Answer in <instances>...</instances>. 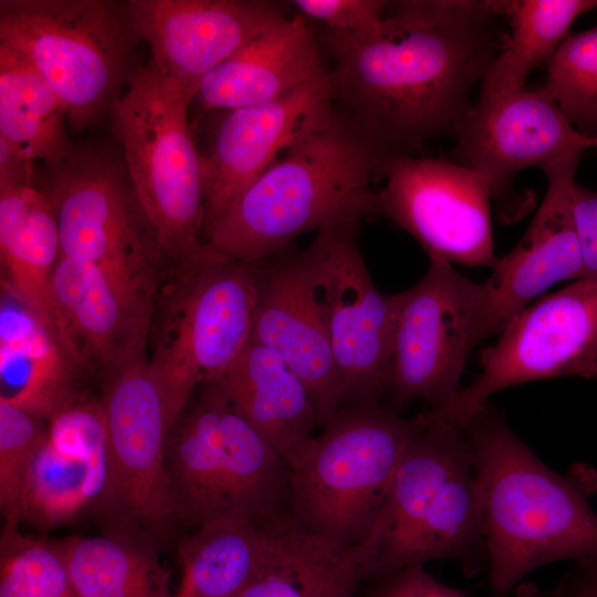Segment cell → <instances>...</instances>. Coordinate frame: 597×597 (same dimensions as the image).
<instances>
[{"label": "cell", "instance_id": "cell-22", "mask_svg": "<svg viewBox=\"0 0 597 597\" xmlns=\"http://www.w3.org/2000/svg\"><path fill=\"white\" fill-rule=\"evenodd\" d=\"M107 474L101 404L76 398L49 419L27 480L21 523L49 528L100 507Z\"/></svg>", "mask_w": 597, "mask_h": 597}, {"label": "cell", "instance_id": "cell-8", "mask_svg": "<svg viewBox=\"0 0 597 597\" xmlns=\"http://www.w3.org/2000/svg\"><path fill=\"white\" fill-rule=\"evenodd\" d=\"M416 428L384 405L342 406L291 469L289 515L310 534L358 547Z\"/></svg>", "mask_w": 597, "mask_h": 597}, {"label": "cell", "instance_id": "cell-1", "mask_svg": "<svg viewBox=\"0 0 597 597\" xmlns=\"http://www.w3.org/2000/svg\"><path fill=\"white\" fill-rule=\"evenodd\" d=\"M495 1H387L373 33L317 32L337 118L384 157L454 135L505 38Z\"/></svg>", "mask_w": 597, "mask_h": 597}, {"label": "cell", "instance_id": "cell-28", "mask_svg": "<svg viewBox=\"0 0 597 597\" xmlns=\"http://www.w3.org/2000/svg\"><path fill=\"white\" fill-rule=\"evenodd\" d=\"M21 307V306H20ZM1 316L0 401L50 419L76 398L67 358L53 333L21 307V314Z\"/></svg>", "mask_w": 597, "mask_h": 597}, {"label": "cell", "instance_id": "cell-34", "mask_svg": "<svg viewBox=\"0 0 597 597\" xmlns=\"http://www.w3.org/2000/svg\"><path fill=\"white\" fill-rule=\"evenodd\" d=\"M43 419L0 401V506L4 525L19 526L21 503L33 460L48 427Z\"/></svg>", "mask_w": 597, "mask_h": 597}, {"label": "cell", "instance_id": "cell-16", "mask_svg": "<svg viewBox=\"0 0 597 597\" xmlns=\"http://www.w3.org/2000/svg\"><path fill=\"white\" fill-rule=\"evenodd\" d=\"M222 113L208 151L201 154L205 187L201 238L285 149L334 119L327 67L275 100Z\"/></svg>", "mask_w": 597, "mask_h": 597}, {"label": "cell", "instance_id": "cell-32", "mask_svg": "<svg viewBox=\"0 0 597 597\" xmlns=\"http://www.w3.org/2000/svg\"><path fill=\"white\" fill-rule=\"evenodd\" d=\"M0 597H80L56 544L4 525L0 548Z\"/></svg>", "mask_w": 597, "mask_h": 597}, {"label": "cell", "instance_id": "cell-36", "mask_svg": "<svg viewBox=\"0 0 597 597\" xmlns=\"http://www.w3.org/2000/svg\"><path fill=\"white\" fill-rule=\"evenodd\" d=\"M364 597H468V594L440 582L423 565H412L374 579Z\"/></svg>", "mask_w": 597, "mask_h": 597}, {"label": "cell", "instance_id": "cell-14", "mask_svg": "<svg viewBox=\"0 0 597 597\" xmlns=\"http://www.w3.org/2000/svg\"><path fill=\"white\" fill-rule=\"evenodd\" d=\"M46 195L62 255L93 263L132 290L155 296L164 260L135 216L117 165L74 150L55 167Z\"/></svg>", "mask_w": 597, "mask_h": 597}, {"label": "cell", "instance_id": "cell-26", "mask_svg": "<svg viewBox=\"0 0 597 597\" xmlns=\"http://www.w3.org/2000/svg\"><path fill=\"white\" fill-rule=\"evenodd\" d=\"M0 256L14 300L51 331V286L62 251L46 192L34 186L0 189Z\"/></svg>", "mask_w": 597, "mask_h": 597}, {"label": "cell", "instance_id": "cell-12", "mask_svg": "<svg viewBox=\"0 0 597 597\" xmlns=\"http://www.w3.org/2000/svg\"><path fill=\"white\" fill-rule=\"evenodd\" d=\"M362 219L329 222L306 248L344 405H381L389 378L396 295L375 285L358 240Z\"/></svg>", "mask_w": 597, "mask_h": 597}, {"label": "cell", "instance_id": "cell-21", "mask_svg": "<svg viewBox=\"0 0 597 597\" xmlns=\"http://www.w3.org/2000/svg\"><path fill=\"white\" fill-rule=\"evenodd\" d=\"M582 154L567 155L543 168L544 199L517 244L498 258L481 283V342L500 334L531 300L552 285L583 277L584 264L573 211L575 172Z\"/></svg>", "mask_w": 597, "mask_h": 597}, {"label": "cell", "instance_id": "cell-9", "mask_svg": "<svg viewBox=\"0 0 597 597\" xmlns=\"http://www.w3.org/2000/svg\"><path fill=\"white\" fill-rule=\"evenodd\" d=\"M133 40L125 4L108 0H1L0 44L52 86L83 129L121 94Z\"/></svg>", "mask_w": 597, "mask_h": 597}, {"label": "cell", "instance_id": "cell-18", "mask_svg": "<svg viewBox=\"0 0 597 597\" xmlns=\"http://www.w3.org/2000/svg\"><path fill=\"white\" fill-rule=\"evenodd\" d=\"M125 11L157 72L196 94L209 72L287 15L283 4L266 0H129Z\"/></svg>", "mask_w": 597, "mask_h": 597}, {"label": "cell", "instance_id": "cell-31", "mask_svg": "<svg viewBox=\"0 0 597 597\" xmlns=\"http://www.w3.org/2000/svg\"><path fill=\"white\" fill-rule=\"evenodd\" d=\"M269 522L219 520L193 528L178 547L174 597H235L262 561Z\"/></svg>", "mask_w": 597, "mask_h": 597}, {"label": "cell", "instance_id": "cell-39", "mask_svg": "<svg viewBox=\"0 0 597 597\" xmlns=\"http://www.w3.org/2000/svg\"><path fill=\"white\" fill-rule=\"evenodd\" d=\"M553 595L555 597H597V555L576 561Z\"/></svg>", "mask_w": 597, "mask_h": 597}, {"label": "cell", "instance_id": "cell-4", "mask_svg": "<svg viewBox=\"0 0 597 597\" xmlns=\"http://www.w3.org/2000/svg\"><path fill=\"white\" fill-rule=\"evenodd\" d=\"M417 428L381 511L355 548L364 582L433 559L467 575L488 567L478 478L468 441L454 426L415 417Z\"/></svg>", "mask_w": 597, "mask_h": 597}, {"label": "cell", "instance_id": "cell-3", "mask_svg": "<svg viewBox=\"0 0 597 597\" xmlns=\"http://www.w3.org/2000/svg\"><path fill=\"white\" fill-rule=\"evenodd\" d=\"M387 158L339 118L285 149L212 223L202 241L216 253L254 263L311 230L376 216Z\"/></svg>", "mask_w": 597, "mask_h": 597}, {"label": "cell", "instance_id": "cell-40", "mask_svg": "<svg viewBox=\"0 0 597 597\" xmlns=\"http://www.w3.org/2000/svg\"><path fill=\"white\" fill-rule=\"evenodd\" d=\"M514 597H555L553 594L547 596L533 583H521L513 590Z\"/></svg>", "mask_w": 597, "mask_h": 597}, {"label": "cell", "instance_id": "cell-25", "mask_svg": "<svg viewBox=\"0 0 597 597\" xmlns=\"http://www.w3.org/2000/svg\"><path fill=\"white\" fill-rule=\"evenodd\" d=\"M362 582L355 548L307 533L287 513L266 524L262 561L235 597H356Z\"/></svg>", "mask_w": 597, "mask_h": 597}, {"label": "cell", "instance_id": "cell-17", "mask_svg": "<svg viewBox=\"0 0 597 597\" xmlns=\"http://www.w3.org/2000/svg\"><path fill=\"white\" fill-rule=\"evenodd\" d=\"M252 265L256 296L251 341L279 354L304 383L323 428L344 397L310 253L290 245Z\"/></svg>", "mask_w": 597, "mask_h": 597}, {"label": "cell", "instance_id": "cell-29", "mask_svg": "<svg viewBox=\"0 0 597 597\" xmlns=\"http://www.w3.org/2000/svg\"><path fill=\"white\" fill-rule=\"evenodd\" d=\"M495 6L509 21L510 33L481 82L479 101L523 88L530 73L547 65L568 38L574 21L597 8V0H509Z\"/></svg>", "mask_w": 597, "mask_h": 597}, {"label": "cell", "instance_id": "cell-37", "mask_svg": "<svg viewBox=\"0 0 597 597\" xmlns=\"http://www.w3.org/2000/svg\"><path fill=\"white\" fill-rule=\"evenodd\" d=\"M573 211L583 254V277L597 281V191L575 185Z\"/></svg>", "mask_w": 597, "mask_h": 597}, {"label": "cell", "instance_id": "cell-11", "mask_svg": "<svg viewBox=\"0 0 597 597\" xmlns=\"http://www.w3.org/2000/svg\"><path fill=\"white\" fill-rule=\"evenodd\" d=\"M396 295L390 378L384 406L397 413L416 400L431 408L462 388L469 353L480 341L483 291L450 262L429 258L425 275Z\"/></svg>", "mask_w": 597, "mask_h": 597}, {"label": "cell", "instance_id": "cell-10", "mask_svg": "<svg viewBox=\"0 0 597 597\" xmlns=\"http://www.w3.org/2000/svg\"><path fill=\"white\" fill-rule=\"evenodd\" d=\"M479 364L481 371L449 402L418 417L461 428L507 387L559 376L597 378V281L578 279L520 311Z\"/></svg>", "mask_w": 597, "mask_h": 597}, {"label": "cell", "instance_id": "cell-2", "mask_svg": "<svg viewBox=\"0 0 597 597\" xmlns=\"http://www.w3.org/2000/svg\"><path fill=\"white\" fill-rule=\"evenodd\" d=\"M460 429L479 483L492 597H509L543 565L597 555L591 483L546 467L489 405Z\"/></svg>", "mask_w": 597, "mask_h": 597}, {"label": "cell", "instance_id": "cell-33", "mask_svg": "<svg viewBox=\"0 0 597 597\" xmlns=\"http://www.w3.org/2000/svg\"><path fill=\"white\" fill-rule=\"evenodd\" d=\"M544 87L575 128L597 135V27L569 34L546 65Z\"/></svg>", "mask_w": 597, "mask_h": 597}, {"label": "cell", "instance_id": "cell-6", "mask_svg": "<svg viewBox=\"0 0 597 597\" xmlns=\"http://www.w3.org/2000/svg\"><path fill=\"white\" fill-rule=\"evenodd\" d=\"M255 296L252 263L227 259L208 245L163 266L147 358L174 423L195 391L224 376L250 343Z\"/></svg>", "mask_w": 597, "mask_h": 597}, {"label": "cell", "instance_id": "cell-13", "mask_svg": "<svg viewBox=\"0 0 597 597\" xmlns=\"http://www.w3.org/2000/svg\"><path fill=\"white\" fill-rule=\"evenodd\" d=\"M107 377L100 404L108 474L98 509L111 530L149 536L172 521L166 450L174 421L147 354Z\"/></svg>", "mask_w": 597, "mask_h": 597}, {"label": "cell", "instance_id": "cell-35", "mask_svg": "<svg viewBox=\"0 0 597 597\" xmlns=\"http://www.w3.org/2000/svg\"><path fill=\"white\" fill-rule=\"evenodd\" d=\"M296 13L320 21L323 28L353 34L373 33L385 18L383 0H293Z\"/></svg>", "mask_w": 597, "mask_h": 597}, {"label": "cell", "instance_id": "cell-19", "mask_svg": "<svg viewBox=\"0 0 597 597\" xmlns=\"http://www.w3.org/2000/svg\"><path fill=\"white\" fill-rule=\"evenodd\" d=\"M154 297L97 265L62 255L51 286V331L72 364L107 375L147 354Z\"/></svg>", "mask_w": 597, "mask_h": 597}, {"label": "cell", "instance_id": "cell-23", "mask_svg": "<svg viewBox=\"0 0 597 597\" xmlns=\"http://www.w3.org/2000/svg\"><path fill=\"white\" fill-rule=\"evenodd\" d=\"M326 70L317 32L295 13L269 24L200 82L195 100L227 112L275 100Z\"/></svg>", "mask_w": 597, "mask_h": 597}, {"label": "cell", "instance_id": "cell-30", "mask_svg": "<svg viewBox=\"0 0 597 597\" xmlns=\"http://www.w3.org/2000/svg\"><path fill=\"white\" fill-rule=\"evenodd\" d=\"M65 121L64 106L48 81L0 44V138L55 168L74 151Z\"/></svg>", "mask_w": 597, "mask_h": 597}, {"label": "cell", "instance_id": "cell-7", "mask_svg": "<svg viewBox=\"0 0 597 597\" xmlns=\"http://www.w3.org/2000/svg\"><path fill=\"white\" fill-rule=\"evenodd\" d=\"M196 92L163 77L149 62L133 69L111 106L138 211L164 261L206 249L202 156L188 122Z\"/></svg>", "mask_w": 597, "mask_h": 597}, {"label": "cell", "instance_id": "cell-5", "mask_svg": "<svg viewBox=\"0 0 597 597\" xmlns=\"http://www.w3.org/2000/svg\"><path fill=\"white\" fill-rule=\"evenodd\" d=\"M166 473L172 520L192 528L219 520L264 524L289 513L290 465L220 379L201 385L174 423Z\"/></svg>", "mask_w": 597, "mask_h": 597}, {"label": "cell", "instance_id": "cell-41", "mask_svg": "<svg viewBox=\"0 0 597 597\" xmlns=\"http://www.w3.org/2000/svg\"><path fill=\"white\" fill-rule=\"evenodd\" d=\"M591 147H594L597 151V135L591 137Z\"/></svg>", "mask_w": 597, "mask_h": 597}, {"label": "cell", "instance_id": "cell-38", "mask_svg": "<svg viewBox=\"0 0 597 597\" xmlns=\"http://www.w3.org/2000/svg\"><path fill=\"white\" fill-rule=\"evenodd\" d=\"M33 160L0 138V189L33 186Z\"/></svg>", "mask_w": 597, "mask_h": 597}, {"label": "cell", "instance_id": "cell-20", "mask_svg": "<svg viewBox=\"0 0 597 597\" xmlns=\"http://www.w3.org/2000/svg\"><path fill=\"white\" fill-rule=\"evenodd\" d=\"M455 163L480 172L493 197L507 191L517 172L541 169L591 147L542 86L474 103L455 134Z\"/></svg>", "mask_w": 597, "mask_h": 597}, {"label": "cell", "instance_id": "cell-15", "mask_svg": "<svg viewBox=\"0 0 597 597\" xmlns=\"http://www.w3.org/2000/svg\"><path fill=\"white\" fill-rule=\"evenodd\" d=\"M376 190V216L413 237L429 258L493 268L486 177L455 161L400 155L388 157Z\"/></svg>", "mask_w": 597, "mask_h": 597}, {"label": "cell", "instance_id": "cell-27", "mask_svg": "<svg viewBox=\"0 0 597 597\" xmlns=\"http://www.w3.org/2000/svg\"><path fill=\"white\" fill-rule=\"evenodd\" d=\"M80 597H174L148 536L111 530L56 544Z\"/></svg>", "mask_w": 597, "mask_h": 597}, {"label": "cell", "instance_id": "cell-24", "mask_svg": "<svg viewBox=\"0 0 597 597\" xmlns=\"http://www.w3.org/2000/svg\"><path fill=\"white\" fill-rule=\"evenodd\" d=\"M219 379L260 434L291 469L296 467L320 422L306 386L283 358L250 341Z\"/></svg>", "mask_w": 597, "mask_h": 597}]
</instances>
